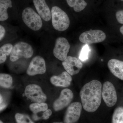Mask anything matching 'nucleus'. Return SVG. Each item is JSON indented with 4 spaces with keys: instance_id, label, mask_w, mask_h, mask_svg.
I'll list each match as a JSON object with an SVG mask.
<instances>
[{
    "instance_id": "1",
    "label": "nucleus",
    "mask_w": 123,
    "mask_h": 123,
    "mask_svg": "<svg viewBox=\"0 0 123 123\" xmlns=\"http://www.w3.org/2000/svg\"><path fill=\"white\" fill-rule=\"evenodd\" d=\"M102 88L101 82L93 80L81 88L80 96L82 107L86 111L94 112L99 107L102 100Z\"/></svg>"
},
{
    "instance_id": "2",
    "label": "nucleus",
    "mask_w": 123,
    "mask_h": 123,
    "mask_svg": "<svg viewBox=\"0 0 123 123\" xmlns=\"http://www.w3.org/2000/svg\"><path fill=\"white\" fill-rule=\"evenodd\" d=\"M52 25L54 29L59 31H64L68 29L70 20L65 12L59 7L54 6L51 9Z\"/></svg>"
},
{
    "instance_id": "3",
    "label": "nucleus",
    "mask_w": 123,
    "mask_h": 123,
    "mask_svg": "<svg viewBox=\"0 0 123 123\" xmlns=\"http://www.w3.org/2000/svg\"><path fill=\"white\" fill-rule=\"evenodd\" d=\"M23 22L29 28L34 31L39 30L43 26L41 17L30 7L25 8L22 14Z\"/></svg>"
},
{
    "instance_id": "4",
    "label": "nucleus",
    "mask_w": 123,
    "mask_h": 123,
    "mask_svg": "<svg viewBox=\"0 0 123 123\" xmlns=\"http://www.w3.org/2000/svg\"><path fill=\"white\" fill-rule=\"evenodd\" d=\"M33 53V49L30 45L24 42H18L13 46L10 59L14 62L22 57L29 59L32 56Z\"/></svg>"
},
{
    "instance_id": "5",
    "label": "nucleus",
    "mask_w": 123,
    "mask_h": 123,
    "mask_svg": "<svg viewBox=\"0 0 123 123\" xmlns=\"http://www.w3.org/2000/svg\"><path fill=\"white\" fill-rule=\"evenodd\" d=\"M102 98L108 107H112L116 103L117 97L116 90L111 82L106 81L103 84L102 88Z\"/></svg>"
},
{
    "instance_id": "6",
    "label": "nucleus",
    "mask_w": 123,
    "mask_h": 123,
    "mask_svg": "<svg viewBox=\"0 0 123 123\" xmlns=\"http://www.w3.org/2000/svg\"><path fill=\"white\" fill-rule=\"evenodd\" d=\"M106 38L105 34L101 30H91L82 33L79 36L80 42L86 44H93L103 42Z\"/></svg>"
},
{
    "instance_id": "7",
    "label": "nucleus",
    "mask_w": 123,
    "mask_h": 123,
    "mask_svg": "<svg viewBox=\"0 0 123 123\" xmlns=\"http://www.w3.org/2000/svg\"><path fill=\"white\" fill-rule=\"evenodd\" d=\"M24 95L27 98L34 103L45 102L47 99L46 95L43 92L41 87L35 84L29 85L26 86Z\"/></svg>"
},
{
    "instance_id": "8",
    "label": "nucleus",
    "mask_w": 123,
    "mask_h": 123,
    "mask_svg": "<svg viewBox=\"0 0 123 123\" xmlns=\"http://www.w3.org/2000/svg\"><path fill=\"white\" fill-rule=\"evenodd\" d=\"M70 45L65 38L60 37L56 39L53 53L54 56L58 59L64 61L68 57Z\"/></svg>"
},
{
    "instance_id": "9",
    "label": "nucleus",
    "mask_w": 123,
    "mask_h": 123,
    "mask_svg": "<svg viewBox=\"0 0 123 123\" xmlns=\"http://www.w3.org/2000/svg\"><path fill=\"white\" fill-rule=\"evenodd\" d=\"M82 105L79 102L73 103L68 106L64 116V123H75L78 121L81 114Z\"/></svg>"
},
{
    "instance_id": "10",
    "label": "nucleus",
    "mask_w": 123,
    "mask_h": 123,
    "mask_svg": "<svg viewBox=\"0 0 123 123\" xmlns=\"http://www.w3.org/2000/svg\"><path fill=\"white\" fill-rule=\"evenodd\" d=\"M73 97V93L70 89L68 88L64 89L61 92L59 98L53 103V109L57 111L63 110L70 104Z\"/></svg>"
},
{
    "instance_id": "11",
    "label": "nucleus",
    "mask_w": 123,
    "mask_h": 123,
    "mask_svg": "<svg viewBox=\"0 0 123 123\" xmlns=\"http://www.w3.org/2000/svg\"><path fill=\"white\" fill-rule=\"evenodd\" d=\"M46 72L45 61L43 57L39 56L32 59L27 70V74L30 76L38 74H43Z\"/></svg>"
},
{
    "instance_id": "12",
    "label": "nucleus",
    "mask_w": 123,
    "mask_h": 123,
    "mask_svg": "<svg viewBox=\"0 0 123 123\" xmlns=\"http://www.w3.org/2000/svg\"><path fill=\"white\" fill-rule=\"evenodd\" d=\"M65 69L70 75L77 74L83 67V64L79 59L68 56L62 63Z\"/></svg>"
},
{
    "instance_id": "13",
    "label": "nucleus",
    "mask_w": 123,
    "mask_h": 123,
    "mask_svg": "<svg viewBox=\"0 0 123 123\" xmlns=\"http://www.w3.org/2000/svg\"><path fill=\"white\" fill-rule=\"evenodd\" d=\"M33 2L41 18L46 21H50L51 18V12L45 0H33Z\"/></svg>"
},
{
    "instance_id": "14",
    "label": "nucleus",
    "mask_w": 123,
    "mask_h": 123,
    "mask_svg": "<svg viewBox=\"0 0 123 123\" xmlns=\"http://www.w3.org/2000/svg\"><path fill=\"white\" fill-rule=\"evenodd\" d=\"M72 80L71 75L66 71L63 72L58 76H53L50 79L51 84L56 86L68 87Z\"/></svg>"
},
{
    "instance_id": "15",
    "label": "nucleus",
    "mask_w": 123,
    "mask_h": 123,
    "mask_svg": "<svg viewBox=\"0 0 123 123\" xmlns=\"http://www.w3.org/2000/svg\"><path fill=\"white\" fill-rule=\"evenodd\" d=\"M110 72L114 76L123 80V61L112 59L107 64Z\"/></svg>"
},
{
    "instance_id": "16",
    "label": "nucleus",
    "mask_w": 123,
    "mask_h": 123,
    "mask_svg": "<svg viewBox=\"0 0 123 123\" xmlns=\"http://www.w3.org/2000/svg\"><path fill=\"white\" fill-rule=\"evenodd\" d=\"M12 7L11 0H0V21H4L8 18L7 10Z\"/></svg>"
},
{
    "instance_id": "17",
    "label": "nucleus",
    "mask_w": 123,
    "mask_h": 123,
    "mask_svg": "<svg viewBox=\"0 0 123 123\" xmlns=\"http://www.w3.org/2000/svg\"><path fill=\"white\" fill-rule=\"evenodd\" d=\"M69 6L73 7L74 11L79 12L82 11L87 5L84 0H66Z\"/></svg>"
},
{
    "instance_id": "18",
    "label": "nucleus",
    "mask_w": 123,
    "mask_h": 123,
    "mask_svg": "<svg viewBox=\"0 0 123 123\" xmlns=\"http://www.w3.org/2000/svg\"><path fill=\"white\" fill-rule=\"evenodd\" d=\"M13 46L10 43H7L1 46L0 48V63L2 64L6 61L7 56L10 55Z\"/></svg>"
},
{
    "instance_id": "19",
    "label": "nucleus",
    "mask_w": 123,
    "mask_h": 123,
    "mask_svg": "<svg viewBox=\"0 0 123 123\" xmlns=\"http://www.w3.org/2000/svg\"><path fill=\"white\" fill-rule=\"evenodd\" d=\"M30 110L34 115L41 112H44L48 109V105L45 102L38 103H34L31 104L29 106Z\"/></svg>"
},
{
    "instance_id": "20",
    "label": "nucleus",
    "mask_w": 123,
    "mask_h": 123,
    "mask_svg": "<svg viewBox=\"0 0 123 123\" xmlns=\"http://www.w3.org/2000/svg\"><path fill=\"white\" fill-rule=\"evenodd\" d=\"M13 83L12 78L11 75L6 74H0V85L5 88H10Z\"/></svg>"
},
{
    "instance_id": "21",
    "label": "nucleus",
    "mask_w": 123,
    "mask_h": 123,
    "mask_svg": "<svg viewBox=\"0 0 123 123\" xmlns=\"http://www.w3.org/2000/svg\"><path fill=\"white\" fill-rule=\"evenodd\" d=\"M112 123H123V107H119L115 110L112 115Z\"/></svg>"
},
{
    "instance_id": "22",
    "label": "nucleus",
    "mask_w": 123,
    "mask_h": 123,
    "mask_svg": "<svg viewBox=\"0 0 123 123\" xmlns=\"http://www.w3.org/2000/svg\"><path fill=\"white\" fill-rule=\"evenodd\" d=\"M15 118L17 123H34L28 115L17 113Z\"/></svg>"
},
{
    "instance_id": "23",
    "label": "nucleus",
    "mask_w": 123,
    "mask_h": 123,
    "mask_svg": "<svg viewBox=\"0 0 123 123\" xmlns=\"http://www.w3.org/2000/svg\"><path fill=\"white\" fill-rule=\"evenodd\" d=\"M90 49L88 44H86L82 49L79 56V59L82 61H85L88 59V55Z\"/></svg>"
},
{
    "instance_id": "24",
    "label": "nucleus",
    "mask_w": 123,
    "mask_h": 123,
    "mask_svg": "<svg viewBox=\"0 0 123 123\" xmlns=\"http://www.w3.org/2000/svg\"><path fill=\"white\" fill-rule=\"evenodd\" d=\"M116 17L118 22L123 24V10H119L116 13Z\"/></svg>"
},
{
    "instance_id": "25",
    "label": "nucleus",
    "mask_w": 123,
    "mask_h": 123,
    "mask_svg": "<svg viewBox=\"0 0 123 123\" xmlns=\"http://www.w3.org/2000/svg\"><path fill=\"white\" fill-rule=\"evenodd\" d=\"M52 114V111L50 109H48L43 113L41 119L43 120L48 119Z\"/></svg>"
},
{
    "instance_id": "26",
    "label": "nucleus",
    "mask_w": 123,
    "mask_h": 123,
    "mask_svg": "<svg viewBox=\"0 0 123 123\" xmlns=\"http://www.w3.org/2000/svg\"><path fill=\"white\" fill-rule=\"evenodd\" d=\"M5 34V30L4 27L2 25H0V40L1 41L2 39L4 38Z\"/></svg>"
},
{
    "instance_id": "27",
    "label": "nucleus",
    "mask_w": 123,
    "mask_h": 123,
    "mask_svg": "<svg viewBox=\"0 0 123 123\" xmlns=\"http://www.w3.org/2000/svg\"><path fill=\"white\" fill-rule=\"evenodd\" d=\"M6 106H7V105L6 104H0V111H2L3 110L5 109L6 107Z\"/></svg>"
},
{
    "instance_id": "28",
    "label": "nucleus",
    "mask_w": 123,
    "mask_h": 123,
    "mask_svg": "<svg viewBox=\"0 0 123 123\" xmlns=\"http://www.w3.org/2000/svg\"><path fill=\"white\" fill-rule=\"evenodd\" d=\"M0 104L2 103H3V99L2 98V96H1V95H0Z\"/></svg>"
},
{
    "instance_id": "29",
    "label": "nucleus",
    "mask_w": 123,
    "mask_h": 123,
    "mask_svg": "<svg viewBox=\"0 0 123 123\" xmlns=\"http://www.w3.org/2000/svg\"><path fill=\"white\" fill-rule=\"evenodd\" d=\"M120 33L123 35V25L120 27Z\"/></svg>"
},
{
    "instance_id": "30",
    "label": "nucleus",
    "mask_w": 123,
    "mask_h": 123,
    "mask_svg": "<svg viewBox=\"0 0 123 123\" xmlns=\"http://www.w3.org/2000/svg\"><path fill=\"white\" fill-rule=\"evenodd\" d=\"M52 123H63V122H55Z\"/></svg>"
},
{
    "instance_id": "31",
    "label": "nucleus",
    "mask_w": 123,
    "mask_h": 123,
    "mask_svg": "<svg viewBox=\"0 0 123 123\" xmlns=\"http://www.w3.org/2000/svg\"><path fill=\"white\" fill-rule=\"evenodd\" d=\"M0 123H4L3 122H2V121H1V120L0 121Z\"/></svg>"
},
{
    "instance_id": "32",
    "label": "nucleus",
    "mask_w": 123,
    "mask_h": 123,
    "mask_svg": "<svg viewBox=\"0 0 123 123\" xmlns=\"http://www.w3.org/2000/svg\"><path fill=\"white\" fill-rule=\"evenodd\" d=\"M121 1H123V0H120Z\"/></svg>"
}]
</instances>
